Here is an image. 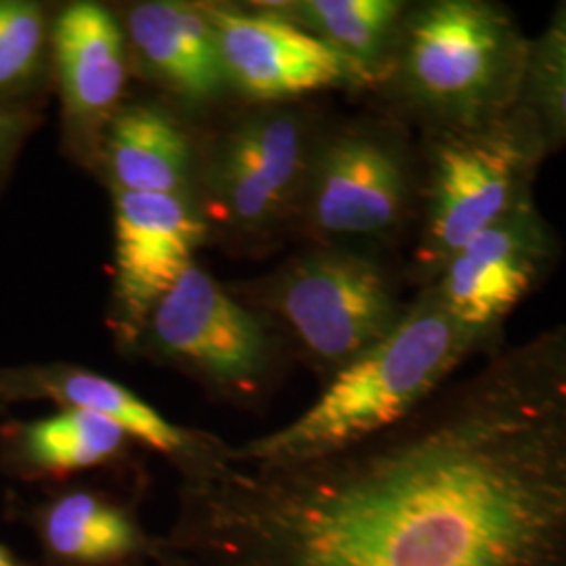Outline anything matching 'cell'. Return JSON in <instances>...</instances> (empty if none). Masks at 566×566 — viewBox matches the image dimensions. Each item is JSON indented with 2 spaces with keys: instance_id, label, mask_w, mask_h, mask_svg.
Returning <instances> with one entry per match:
<instances>
[{
  "instance_id": "44dd1931",
  "label": "cell",
  "mask_w": 566,
  "mask_h": 566,
  "mask_svg": "<svg viewBox=\"0 0 566 566\" xmlns=\"http://www.w3.org/2000/svg\"><path fill=\"white\" fill-rule=\"evenodd\" d=\"M32 126V118L23 112L0 109V170L13 158L23 135Z\"/></svg>"
},
{
  "instance_id": "4fadbf2b",
  "label": "cell",
  "mask_w": 566,
  "mask_h": 566,
  "mask_svg": "<svg viewBox=\"0 0 566 566\" xmlns=\"http://www.w3.org/2000/svg\"><path fill=\"white\" fill-rule=\"evenodd\" d=\"M0 392L46 397L63 405V409H82L97 413L105 420L120 426L122 430L164 455L177 458L181 464L196 462L212 451L179 426L168 422L158 409L145 403L133 390L105 376L74 369L49 367L23 371L2 380Z\"/></svg>"
},
{
  "instance_id": "6da1fadb",
  "label": "cell",
  "mask_w": 566,
  "mask_h": 566,
  "mask_svg": "<svg viewBox=\"0 0 566 566\" xmlns=\"http://www.w3.org/2000/svg\"><path fill=\"white\" fill-rule=\"evenodd\" d=\"M185 470L158 566H566V325L357 446Z\"/></svg>"
},
{
  "instance_id": "5b68a950",
  "label": "cell",
  "mask_w": 566,
  "mask_h": 566,
  "mask_svg": "<svg viewBox=\"0 0 566 566\" xmlns=\"http://www.w3.org/2000/svg\"><path fill=\"white\" fill-rule=\"evenodd\" d=\"M271 304L327 378L403 317L390 271L364 250L327 245L283 269Z\"/></svg>"
},
{
  "instance_id": "d6986e66",
  "label": "cell",
  "mask_w": 566,
  "mask_h": 566,
  "mask_svg": "<svg viewBox=\"0 0 566 566\" xmlns=\"http://www.w3.org/2000/svg\"><path fill=\"white\" fill-rule=\"evenodd\" d=\"M518 107L535 122L547 156L566 145V2L531 41Z\"/></svg>"
},
{
  "instance_id": "30bf717a",
  "label": "cell",
  "mask_w": 566,
  "mask_h": 566,
  "mask_svg": "<svg viewBox=\"0 0 566 566\" xmlns=\"http://www.w3.org/2000/svg\"><path fill=\"white\" fill-rule=\"evenodd\" d=\"M315 147L296 114L266 112L242 122L210 170V189L224 219L242 229L275 221L298 193L304 196Z\"/></svg>"
},
{
  "instance_id": "8992f818",
  "label": "cell",
  "mask_w": 566,
  "mask_h": 566,
  "mask_svg": "<svg viewBox=\"0 0 566 566\" xmlns=\"http://www.w3.org/2000/svg\"><path fill=\"white\" fill-rule=\"evenodd\" d=\"M558 254L556 231L531 198L460 248L430 287L481 355H493L507 317L546 280Z\"/></svg>"
},
{
  "instance_id": "2e32d148",
  "label": "cell",
  "mask_w": 566,
  "mask_h": 566,
  "mask_svg": "<svg viewBox=\"0 0 566 566\" xmlns=\"http://www.w3.org/2000/svg\"><path fill=\"white\" fill-rule=\"evenodd\" d=\"M41 535L65 565H116L151 546L126 510L88 491L65 493L44 507Z\"/></svg>"
},
{
  "instance_id": "5bb4252c",
  "label": "cell",
  "mask_w": 566,
  "mask_h": 566,
  "mask_svg": "<svg viewBox=\"0 0 566 566\" xmlns=\"http://www.w3.org/2000/svg\"><path fill=\"white\" fill-rule=\"evenodd\" d=\"M128 34L145 65L182 97L202 102L221 91L223 65L206 9L143 2L130 11Z\"/></svg>"
},
{
  "instance_id": "9a60e30c",
  "label": "cell",
  "mask_w": 566,
  "mask_h": 566,
  "mask_svg": "<svg viewBox=\"0 0 566 566\" xmlns=\"http://www.w3.org/2000/svg\"><path fill=\"white\" fill-rule=\"evenodd\" d=\"M105 160L116 191L181 196L191 149L170 116L149 105H133L112 118Z\"/></svg>"
},
{
  "instance_id": "3957f363",
  "label": "cell",
  "mask_w": 566,
  "mask_h": 566,
  "mask_svg": "<svg viewBox=\"0 0 566 566\" xmlns=\"http://www.w3.org/2000/svg\"><path fill=\"white\" fill-rule=\"evenodd\" d=\"M531 39L493 0L409 4L385 82L428 133L502 120L521 102Z\"/></svg>"
},
{
  "instance_id": "ba28073f",
  "label": "cell",
  "mask_w": 566,
  "mask_h": 566,
  "mask_svg": "<svg viewBox=\"0 0 566 566\" xmlns=\"http://www.w3.org/2000/svg\"><path fill=\"white\" fill-rule=\"evenodd\" d=\"M147 327L158 353L219 385L248 388L269 369L263 325L198 264L164 294Z\"/></svg>"
},
{
  "instance_id": "277c9868",
  "label": "cell",
  "mask_w": 566,
  "mask_h": 566,
  "mask_svg": "<svg viewBox=\"0 0 566 566\" xmlns=\"http://www.w3.org/2000/svg\"><path fill=\"white\" fill-rule=\"evenodd\" d=\"M546 158L535 122L518 105L481 128L428 133L422 229L413 250L422 287L474 235L535 198V175Z\"/></svg>"
},
{
  "instance_id": "7c38bea8",
  "label": "cell",
  "mask_w": 566,
  "mask_h": 566,
  "mask_svg": "<svg viewBox=\"0 0 566 566\" xmlns=\"http://www.w3.org/2000/svg\"><path fill=\"white\" fill-rule=\"evenodd\" d=\"M53 53L67 114L78 124L107 118L126 86L120 25L95 2H74L53 25Z\"/></svg>"
},
{
  "instance_id": "7a4b0ae2",
  "label": "cell",
  "mask_w": 566,
  "mask_h": 566,
  "mask_svg": "<svg viewBox=\"0 0 566 566\" xmlns=\"http://www.w3.org/2000/svg\"><path fill=\"white\" fill-rule=\"evenodd\" d=\"M474 355H481L476 344L426 285L397 325L332 374L294 422L227 453L243 462L285 464L357 446L424 407Z\"/></svg>"
},
{
  "instance_id": "ffe728a7",
  "label": "cell",
  "mask_w": 566,
  "mask_h": 566,
  "mask_svg": "<svg viewBox=\"0 0 566 566\" xmlns=\"http://www.w3.org/2000/svg\"><path fill=\"white\" fill-rule=\"evenodd\" d=\"M46 44L41 4L0 0V95L28 88L39 70Z\"/></svg>"
},
{
  "instance_id": "e0dca14e",
  "label": "cell",
  "mask_w": 566,
  "mask_h": 566,
  "mask_svg": "<svg viewBox=\"0 0 566 566\" xmlns=\"http://www.w3.org/2000/svg\"><path fill=\"white\" fill-rule=\"evenodd\" d=\"M409 4L401 0H304L296 23L353 61L371 84L385 82Z\"/></svg>"
},
{
  "instance_id": "ac0fdd59",
  "label": "cell",
  "mask_w": 566,
  "mask_h": 566,
  "mask_svg": "<svg viewBox=\"0 0 566 566\" xmlns=\"http://www.w3.org/2000/svg\"><path fill=\"white\" fill-rule=\"evenodd\" d=\"M128 434L120 426L82 409L60 413L21 426L18 455L21 462L51 476H67L102 465L118 455Z\"/></svg>"
},
{
  "instance_id": "7402d4cb",
  "label": "cell",
  "mask_w": 566,
  "mask_h": 566,
  "mask_svg": "<svg viewBox=\"0 0 566 566\" xmlns=\"http://www.w3.org/2000/svg\"><path fill=\"white\" fill-rule=\"evenodd\" d=\"M0 566H18V563L11 558V554L0 546Z\"/></svg>"
},
{
  "instance_id": "8fae6325",
  "label": "cell",
  "mask_w": 566,
  "mask_h": 566,
  "mask_svg": "<svg viewBox=\"0 0 566 566\" xmlns=\"http://www.w3.org/2000/svg\"><path fill=\"white\" fill-rule=\"evenodd\" d=\"M116 296L128 332L149 322L151 311L177 283L202 243L203 227L182 196L114 189Z\"/></svg>"
},
{
  "instance_id": "52a82bcc",
  "label": "cell",
  "mask_w": 566,
  "mask_h": 566,
  "mask_svg": "<svg viewBox=\"0 0 566 566\" xmlns=\"http://www.w3.org/2000/svg\"><path fill=\"white\" fill-rule=\"evenodd\" d=\"M418 191L416 163L399 135L348 128L315 147L304 210L311 229L329 240H386L403 229Z\"/></svg>"
},
{
  "instance_id": "9c48e42d",
  "label": "cell",
  "mask_w": 566,
  "mask_h": 566,
  "mask_svg": "<svg viewBox=\"0 0 566 566\" xmlns=\"http://www.w3.org/2000/svg\"><path fill=\"white\" fill-rule=\"evenodd\" d=\"M224 78L259 102H285L327 88L369 86L364 72L296 21L271 13L206 9Z\"/></svg>"
}]
</instances>
